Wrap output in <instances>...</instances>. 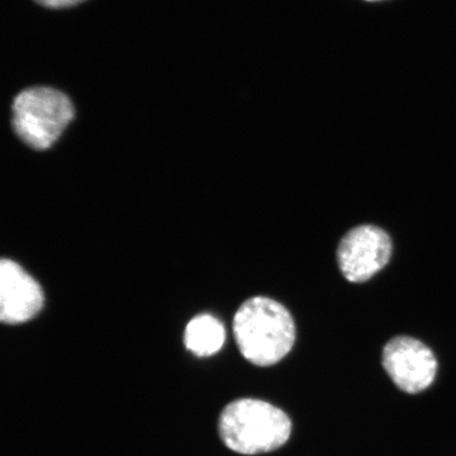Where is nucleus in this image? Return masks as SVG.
I'll return each mask as SVG.
<instances>
[{"label": "nucleus", "mask_w": 456, "mask_h": 456, "mask_svg": "<svg viewBox=\"0 0 456 456\" xmlns=\"http://www.w3.org/2000/svg\"><path fill=\"white\" fill-rule=\"evenodd\" d=\"M232 330L243 357L259 367L281 362L292 350L296 339L290 313L279 302L261 296L239 307Z\"/></svg>", "instance_id": "1"}, {"label": "nucleus", "mask_w": 456, "mask_h": 456, "mask_svg": "<svg viewBox=\"0 0 456 456\" xmlns=\"http://www.w3.org/2000/svg\"><path fill=\"white\" fill-rule=\"evenodd\" d=\"M290 432L289 415L260 399H238L227 404L219 419L222 442L244 455L272 452L289 441Z\"/></svg>", "instance_id": "2"}, {"label": "nucleus", "mask_w": 456, "mask_h": 456, "mask_svg": "<svg viewBox=\"0 0 456 456\" xmlns=\"http://www.w3.org/2000/svg\"><path fill=\"white\" fill-rule=\"evenodd\" d=\"M74 116L68 96L49 87H31L17 94L12 104V127L32 150L54 144Z\"/></svg>", "instance_id": "3"}, {"label": "nucleus", "mask_w": 456, "mask_h": 456, "mask_svg": "<svg viewBox=\"0 0 456 456\" xmlns=\"http://www.w3.org/2000/svg\"><path fill=\"white\" fill-rule=\"evenodd\" d=\"M391 255V238L383 228L361 225L352 228L341 239L338 248V266L347 281L362 283L383 270Z\"/></svg>", "instance_id": "4"}, {"label": "nucleus", "mask_w": 456, "mask_h": 456, "mask_svg": "<svg viewBox=\"0 0 456 456\" xmlns=\"http://www.w3.org/2000/svg\"><path fill=\"white\" fill-rule=\"evenodd\" d=\"M383 367L399 389L418 395L436 379L437 361L423 342L407 336L391 339L384 347Z\"/></svg>", "instance_id": "5"}, {"label": "nucleus", "mask_w": 456, "mask_h": 456, "mask_svg": "<svg viewBox=\"0 0 456 456\" xmlns=\"http://www.w3.org/2000/svg\"><path fill=\"white\" fill-rule=\"evenodd\" d=\"M44 305V293L36 279L16 262L0 264V319L20 324L36 317Z\"/></svg>", "instance_id": "6"}, {"label": "nucleus", "mask_w": 456, "mask_h": 456, "mask_svg": "<svg viewBox=\"0 0 456 456\" xmlns=\"http://www.w3.org/2000/svg\"><path fill=\"white\" fill-rule=\"evenodd\" d=\"M225 341L224 324L209 314H202L187 324L184 342L193 354L204 357L218 353Z\"/></svg>", "instance_id": "7"}, {"label": "nucleus", "mask_w": 456, "mask_h": 456, "mask_svg": "<svg viewBox=\"0 0 456 456\" xmlns=\"http://www.w3.org/2000/svg\"><path fill=\"white\" fill-rule=\"evenodd\" d=\"M45 8L64 9L70 8L84 2V0H34Z\"/></svg>", "instance_id": "8"}, {"label": "nucleus", "mask_w": 456, "mask_h": 456, "mask_svg": "<svg viewBox=\"0 0 456 456\" xmlns=\"http://www.w3.org/2000/svg\"><path fill=\"white\" fill-rule=\"evenodd\" d=\"M364 2H368V3H378V2H383V0H364Z\"/></svg>", "instance_id": "9"}]
</instances>
